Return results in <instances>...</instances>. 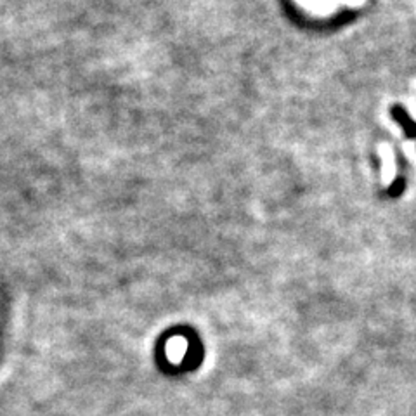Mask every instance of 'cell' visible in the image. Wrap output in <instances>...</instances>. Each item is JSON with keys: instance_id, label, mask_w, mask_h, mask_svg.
<instances>
[{"instance_id": "1", "label": "cell", "mask_w": 416, "mask_h": 416, "mask_svg": "<svg viewBox=\"0 0 416 416\" xmlns=\"http://www.w3.org/2000/svg\"><path fill=\"white\" fill-rule=\"evenodd\" d=\"M392 118L401 125L408 139H416V122L402 106L392 108Z\"/></svg>"}, {"instance_id": "2", "label": "cell", "mask_w": 416, "mask_h": 416, "mask_svg": "<svg viewBox=\"0 0 416 416\" xmlns=\"http://www.w3.org/2000/svg\"><path fill=\"white\" fill-rule=\"evenodd\" d=\"M404 179H397V181L394 182V184L391 186V189H389V193H391V196H399L402 195V191H404Z\"/></svg>"}]
</instances>
